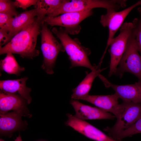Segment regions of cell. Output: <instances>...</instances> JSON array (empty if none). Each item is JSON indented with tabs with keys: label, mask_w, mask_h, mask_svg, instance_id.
<instances>
[{
	"label": "cell",
	"mask_w": 141,
	"mask_h": 141,
	"mask_svg": "<svg viewBox=\"0 0 141 141\" xmlns=\"http://www.w3.org/2000/svg\"><path fill=\"white\" fill-rule=\"evenodd\" d=\"M10 41L8 32L0 29V47L5 44H6Z\"/></svg>",
	"instance_id": "obj_25"
},
{
	"label": "cell",
	"mask_w": 141,
	"mask_h": 141,
	"mask_svg": "<svg viewBox=\"0 0 141 141\" xmlns=\"http://www.w3.org/2000/svg\"><path fill=\"white\" fill-rule=\"evenodd\" d=\"M140 5H141V0L120 11L107 10L106 13L101 16L100 21L101 24L103 27H107L109 31L107 46L102 58H104L111 40L114 38L116 32L123 24L126 17L133 9Z\"/></svg>",
	"instance_id": "obj_8"
},
{
	"label": "cell",
	"mask_w": 141,
	"mask_h": 141,
	"mask_svg": "<svg viewBox=\"0 0 141 141\" xmlns=\"http://www.w3.org/2000/svg\"><path fill=\"white\" fill-rule=\"evenodd\" d=\"M121 104L122 111L114 125L104 129L109 136L128 128L141 117V104L123 101Z\"/></svg>",
	"instance_id": "obj_7"
},
{
	"label": "cell",
	"mask_w": 141,
	"mask_h": 141,
	"mask_svg": "<svg viewBox=\"0 0 141 141\" xmlns=\"http://www.w3.org/2000/svg\"><path fill=\"white\" fill-rule=\"evenodd\" d=\"M141 133V117L135 123L128 128L122 131L109 135L113 138L117 140L121 139L127 137Z\"/></svg>",
	"instance_id": "obj_20"
},
{
	"label": "cell",
	"mask_w": 141,
	"mask_h": 141,
	"mask_svg": "<svg viewBox=\"0 0 141 141\" xmlns=\"http://www.w3.org/2000/svg\"><path fill=\"white\" fill-rule=\"evenodd\" d=\"M51 31L60 40L63 46L71 63L70 68L82 67L94 70L96 65L91 64L89 58L90 50L83 46L77 38L72 39L61 27H53Z\"/></svg>",
	"instance_id": "obj_2"
},
{
	"label": "cell",
	"mask_w": 141,
	"mask_h": 141,
	"mask_svg": "<svg viewBox=\"0 0 141 141\" xmlns=\"http://www.w3.org/2000/svg\"><path fill=\"white\" fill-rule=\"evenodd\" d=\"M47 25L45 22L42 23L40 31L41 49L44 58L41 68L47 74H52L58 54L65 51L62 44L54 36Z\"/></svg>",
	"instance_id": "obj_3"
},
{
	"label": "cell",
	"mask_w": 141,
	"mask_h": 141,
	"mask_svg": "<svg viewBox=\"0 0 141 141\" xmlns=\"http://www.w3.org/2000/svg\"><path fill=\"white\" fill-rule=\"evenodd\" d=\"M37 15L36 8L24 12L14 17L8 33L10 41L14 36L32 22Z\"/></svg>",
	"instance_id": "obj_16"
},
{
	"label": "cell",
	"mask_w": 141,
	"mask_h": 141,
	"mask_svg": "<svg viewBox=\"0 0 141 141\" xmlns=\"http://www.w3.org/2000/svg\"><path fill=\"white\" fill-rule=\"evenodd\" d=\"M38 0H16L14 1L16 7L21 8L23 9H27L30 6L36 5Z\"/></svg>",
	"instance_id": "obj_24"
},
{
	"label": "cell",
	"mask_w": 141,
	"mask_h": 141,
	"mask_svg": "<svg viewBox=\"0 0 141 141\" xmlns=\"http://www.w3.org/2000/svg\"><path fill=\"white\" fill-rule=\"evenodd\" d=\"M101 66L99 64L96 66L95 69L87 74L78 85L73 89V93L71 96L72 99L81 100L82 98L89 95L95 79L98 77L101 72L105 69H101Z\"/></svg>",
	"instance_id": "obj_17"
},
{
	"label": "cell",
	"mask_w": 141,
	"mask_h": 141,
	"mask_svg": "<svg viewBox=\"0 0 141 141\" xmlns=\"http://www.w3.org/2000/svg\"><path fill=\"white\" fill-rule=\"evenodd\" d=\"M112 6L110 0H67L53 13L46 16L55 17L65 13L80 12L96 8L108 10Z\"/></svg>",
	"instance_id": "obj_9"
},
{
	"label": "cell",
	"mask_w": 141,
	"mask_h": 141,
	"mask_svg": "<svg viewBox=\"0 0 141 141\" xmlns=\"http://www.w3.org/2000/svg\"><path fill=\"white\" fill-rule=\"evenodd\" d=\"M98 77L106 88H112L123 101L141 104V82L125 85H117L112 83L103 75Z\"/></svg>",
	"instance_id": "obj_10"
},
{
	"label": "cell",
	"mask_w": 141,
	"mask_h": 141,
	"mask_svg": "<svg viewBox=\"0 0 141 141\" xmlns=\"http://www.w3.org/2000/svg\"><path fill=\"white\" fill-rule=\"evenodd\" d=\"M42 20L37 16L32 22L14 36L8 43L0 47V55L10 52L31 59L38 56L40 52L36 45Z\"/></svg>",
	"instance_id": "obj_1"
},
{
	"label": "cell",
	"mask_w": 141,
	"mask_h": 141,
	"mask_svg": "<svg viewBox=\"0 0 141 141\" xmlns=\"http://www.w3.org/2000/svg\"><path fill=\"white\" fill-rule=\"evenodd\" d=\"M15 141H22L20 134L16 138V139L15 140Z\"/></svg>",
	"instance_id": "obj_26"
},
{
	"label": "cell",
	"mask_w": 141,
	"mask_h": 141,
	"mask_svg": "<svg viewBox=\"0 0 141 141\" xmlns=\"http://www.w3.org/2000/svg\"><path fill=\"white\" fill-rule=\"evenodd\" d=\"M0 132L2 134H9L22 129L26 125L21 118L25 116L22 113L13 111L0 114Z\"/></svg>",
	"instance_id": "obj_14"
},
{
	"label": "cell",
	"mask_w": 141,
	"mask_h": 141,
	"mask_svg": "<svg viewBox=\"0 0 141 141\" xmlns=\"http://www.w3.org/2000/svg\"><path fill=\"white\" fill-rule=\"evenodd\" d=\"M0 141H4L2 139H1Z\"/></svg>",
	"instance_id": "obj_27"
},
{
	"label": "cell",
	"mask_w": 141,
	"mask_h": 141,
	"mask_svg": "<svg viewBox=\"0 0 141 141\" xmlns=\"http://www.w3.org/2000/svg\"><path fill=\"white\" fill-rule=\"evenodd\" d=\"M140 15L139 18H135L132 23L134 26V31L136 45L141 56V8L138 9Z\"/></svg>",
	"instance_id": "obj_21"
},
{
	"label": "cell",
	"mask_w": 141,
	"mask_h": 141,
	"mask_svg": "<svg viewBox=\"0 0 141 141\" xmlns=\"http://www.w3.org/2000/svg\"><path fill=\"white\" fill-rule=\"evenodd\" d=\"M28 79L25 77L16 79L1 80L0 91L10 93H17L27 101L28 104H30L32 100L30 95L31 89L26 86Z\"/></svg>",
	"instance_id": "obj_15"
},
{
	"label": "cell",
	"mask_w": 141,
	"mask_h": 141,
	"mask_svg": "<svg viewBox=\"0 0 141 141\" xmlns=\"http://www.w3.org/2000/svg\"><path fill=\"white\" fill-rule=\"evenodd\" d=\"M27 101L19 95L0 91V114L14 110L23 113L25 116L30 117L31 115L27 107Z\"/></svg>",
	"instance_id": "obj_11"
},
{
	"label": "cell",
	"mask_w": 141,
	"mask_h": 141,
	"mask_svg": "<svg viewBox=\"0 0 141 141\" xmlns=\"http://www.w3.org/2000/svg\"><path fill=\"white\" fill-rule=\"evenodd\" d=\"M70 104L75 110L74 115L84 120H89L113 119L115 117L110 113L97 108L83 104L78 100L72 99Z\"/></svg>",
	"instance_id": "obj_13"
},
{
	"label": "cell",
	"mask_w": 141,
	"mask_h": 141,
	"mask_svg": "<svg viewBox=\"0 0 141 141\" xmlns=\"http://www.w3.org/2000/svg\"><path fill=\"white\" fill-rule=\"evenodd\" d=\"M16 8L14 1L10 0H0V13L15 16L18 14Z\"/></svg>",
	"instance_id": "obj_22"
},
{
	"label": "cell",
	"mask_w": 141,
	"mask_h": 141,
	"mask_svg": "<svg viewBox=\"0 0 141 141\" xmlns=\"http://www.w3.org/2000/svg\"><path fill=\"white\" fill-rule=\"evenodd\" d=\"M93 13L92 10H89L65 13L55 17L46 16L42 20V23L45 22L52 26H60L68 34H77L80 32L81 29L80 23Z\"/></svg>",
	"instance_id": "obj_5"
},
{
	"label": "cell",
	"mask_w": 141,
	"mask_h": 141,
	"mask_svg": "<svg viewBox=\"0 0 141 141\" xmlns=\"http://www.w3.org/2000/svg\"><path fill=\"white\" fill-rule=\"evenodd\" d=\"M133 28L132 22L124 23L120 28L119 34L111 40L109 50L110 56L109 77L115 74L117 67L126 50L129 38Z\"/></svg>",
	"instance_id": "obj_6"
},
{
	"label": "cell",
	"mask_w": 141,
	"mask_h": 141,
	"mask_svg": "<svg viewBox=\"0 0 141 141\" xmlns=\"http://www.w3.org/2000/svg\"><path fill=\"white\" fill-rule=\"evenodd\" d=\"M14 17L9 14L0 13V28L8 32Z\"/></svg>",
	"instance_id": "obj_23"
},
{
	"label": "cell",
	"mask_w": 141,
	"mask_h": 141,
	"mask_svg": "<svg viewBox=\"0 0 141 141\" xmlns=\"http://www.w3.org/2000/svg\"><path fill=\"white\" fill-rule=\"evenodd\" d=\"M119 98L115 93L105 95H88L81 100L87 101L105 111L113 114L116 118L122 111V106L118 103Z\"/></svg>",
	"instance_id": "obj_12"
},
{
	"label": "cell",
	"mask_w": 141,
	"mask_h": 141,
	"mask_svg": "<svg viewBox=\"0 0 141 141\" xmlns=\"http://www.w3.org/2000/svg\"><path fill=\"white\" fill-rule=\"evenodd\" d=\"M67 0H38L36 5L37 16L43 20L53 13Z\"/></svg>",
	"instance_id": "obj_18"
},
{
	"label": "cell",
	"mask_w": 141,
	"mask_h": 141,
	"mask_svg": "<svg viewBox=\"0 0 141 141\" xmlns=\"http://www.w3.org/2000/svg\"><path fill=\"white\" fill-rule=\"evenodd\" d=\"M119 65L115 74L121 78L124 73L129 72L135 75L141 82V56L136 44L133 28Z\"/></svg>",
	"instance_id": "obj_4"
},
{
	"label": "cell",
	"mask_w": 141,
	"mask_h": 141,
	"mask_svg": "<svg viewBox=\"0 0 141 141\" xmlns=\"http://www.w3.org/2000/svg\"><path fill=\"white\" fill-rule=\"evenodd\" d=\"M1 69L10 74L19 75L25 68L19 65L13 54L8 53L0 62Z\"/></svg>",
	"instance_id": "obj_19"
}]
</instances>
